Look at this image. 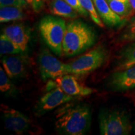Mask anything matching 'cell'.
I'll return each mask as SVG.
<instances>
[{
  "mask_svg": "<svg viewBox=\"0 0 135 135\" xmlns=\"http://www.w3.org/2000/svg\"><path fill=\"white\" fill-rule=\"evenodd\" d=\"M91 119V113L88 105L70 103L56 111L55 128L61 134L83 135L89 130Z\"/></svg>",
  "mask_w": 135,
  "mask_h": 135,
  "instance_id": "obj_1",
  "label": "cell"
},
{
  "mask_svg": "<svg viewBox=\"0 0 135 135\" xmlns=\"http://www.w3.org/2000/svg\"><path fill=\"white\" fill-rule=\"evenodd\" d=\"M96 34L88 25L81 20H73L66 24L63 42V53L66 56L78 55L95 43Z\"/></svg>",
  "mask_w": 135,
  "mask_h": 135,
  "instance_id": "obj_2",
  "label": "cell"
},
{
  "mask_svg": "<svg viewBox=\"0 0 135 135\" xmlns=\"http://www.w3.org/2000/svg\"><path fill=\"white\" fill-rule=\"evenodd\" d=\"M39 30L48 48L55 55H61L63 42L66 30L65 21L58 17L45 16L40 22Z\"/></svg>",
  "mask_w": 135,
  "mask_h": 135,
  "instance_id": "obj_3",
  "label": "cell"
},
{
  "mask_svg": "<svg viewBox=\"0 0 135 135\" xmlns=\"http://www.w3.org/2000/svg\"><path fill=\"white\" fill-rule=\"evenodd\" d=\"M99 125L103 135H128L132 128L128 113L118 109H102L99 114Z\"/></svg>",
  "mask_w": 135,
  "mask_h": 135,
  "instance_id": "obj_4",
  "label": "cell"
},
{
  "mask_svg": "<svg viewBox=\"0 0 135 135\" xmlns=\"http://www.w3.org/2000/svg\"><path fill=\"white\" fill-rule=\"evenodd\" d=\"M107 50L102 45L96 47L70 64L71 74L84 75L101 67L108 58Z\"/></svg>",
  "mask_w": 135,
  "mask_h": 135,
  "instance_id": "obj_5",
  "label": "cell"
},
{
  "mask_svg": "<svg viewBox=\"0 0 135 135\" xmlns=\"http://www.w3.org/2000/svg\"><path fill=\"white\" fill-rule=\"evenodd\" d=\"M38 62L43 80H55L61 76L71 74L70 64L62 63L47 50H43L40 52Z\"/></svg>",
  "mask_w": 135,
  "mask_h": 135,
  "instance_id": "obj_6",
  "label": "cell"
},
{
  "mask_svg": "<svg viewBox=\"0 0 135 135\" xmlns=\"http://www.w3.org/2000/svg\"><path fill=\"white\" fill-rule=\"evenodd\" d=\"M3 120L6 128L16 134L26 133L31 126V121L23 113L2 104L1 105Z\"/></svg>",
  "mask_w": 135,
  "mask_h": 135,
  "instance_id": "obj_7",
  "label": "cell"
},
{
  "mask_svg": "<svg viewBox=\"0 0 135 135\" xmlns=\"http://www.w3.org/2000/svg\"><path fill=\"white\" fill-rule=\"evenodd\" d=\"M74 99V97L66 94L55 84L39 100L36 106V111L42 114L61 104L70 102Z\"/></svg>",
  "mask_w": 135,
  "mask_h": 135,
  "instance_id": "obj_8",
  "label": "cell"
},
{
  "mask_svg": "<svg viewBox=\"0 0 135 135\" xmlns=\"http://www.w3.org/2000/svg\"><path fill=\"white\" fill-rule=\"evenodd\" d=\"M107 87L113 91H126L135 88V66L116 70L108 78Z\"/></svg>",
  "mask_w": 135,
  "mask_h": 135,
  "instance_id": "obj_9",
  "label": "cell"
},
{
  "mask_svg": "<svg viewBox=\"0 0 135 135\" xmlns=\"http://www.w3.org/2000/svg\"><path fill=\"white\" fill-rule=\"evenodd\" d=\"M54 83L64 92L73 97L86 96L92 94L93 89L84 86L80 83L73 75L66 74L54 80Z\"/></svg>",
  "mask_w": 135,
  "mask_h": 135,
  "instance_id": "obj_10",
  "label": "cell"
},
{
  "mask_svg": "<svg viewBox=\"0 0 135 135\" xmlns=\"http://www.w3.org/2000/svg\"><path fill=\"white\" fill-rule=\"evenodd\" d=\"M3 33L23 51L26 50L30 41V32L23 24L11 25L3 30Z\"/></svg>",
  "mask_w": 135,
  "mask_h": 135,
  "instance_id": "obj_11",
  "label": "cell"
},
{
  "mask_svg": "<svg viewBox=\"0 0 135 135\" xmlns=\"http://www.w3.org/2000/svg\"><path fill=\"white\" fill-rule=\"evenodd\" d=\"M101 20L106 26L115 27L123 23V19L111 9L106 0H93Z\"/></svg>",
  "mask_w": 135,
  "mask_h": 135,
  "instance_id": "obj_12",
  "label": "cell"
},
{
  "mask_svg": "<svg viewBox=\"0 0 135 135\" xmlns=\"http://www.w3.org/2000/svg\"><path fill=\"white\" fill-rule=\"evenodd\" d=\"M3 69L10 78H18L26 72V61L16 56H4L1 60Z\"/></svg>",
  "mask_w": 135,
  "mask_h": 135,
  "instance_id": "obj_13",
  "label": "cell"
},
{
  "mask_svg": "<svg viewBox=\"0 0 135 135\" xmlns=\"http://www.w3.org/2000/svg\"><path fill=\"white\" fill-rule=\"evenodd\" d=\"M116 71L135 66V42L124 46L118 53L115 62Z\"/></svg>",
  "mask_w": 135,
  "mask_h": 135,
  "instance_id": "obj_14",
  "label": "cell"
},
{
  "mask_svg": "<svg viewBox=\"0 0 135 135\" xmlns=\"http://www.w3.org/2000/svg\"><path fill=\"white\" fill-rule=\"evenodd\" d=\"M50 12L54 15L70 19H75L78 13L65 0H51L49 4Z\"/></svg>",
  "mask_w": 135,
  "mask_h": 135,
  "instance_id": "obj_15",
  "label": "cell"
},
{
  "mask_svg": "<svg viewBox=\"0 0 135 135\" xmlns=\"http://www.w3.org/2000/svg\"><path fill=\"white\" fill-rule=\"evenodd\" d=\"M26 18V15L25 13L23 8L17 6H6L0 8V22L19 21Z\"/></svg>",
  "mask_w": 135,
  "mask_h": 135,
  "instance_id": "obj_16",
  "label": "cell"
},
{
  "mask_svg": "<svg viewBox=\"0 0 135 135\" xmlns=\"http://www.w3.org/2000/svg\"><path fill=\"white\" fill-rule=\"evenodd\" d=\"M106 1L111 9L123 19L130 16L134 11L129 0H106Z\"/></svg>",
  "mask_w": 135,
  "mask_h": 135,
  "instance_id": "obj_17",
  "label": "cell"
},
{
  "mask_svg": "<svg viewBox=\"0 0 135 135\" xmlns=\"http://www.w3.org/2000/svg\"><path fill=\"white\" fill-rule=\"evenodd\" d=\"M23 53V51L16 44L10 40L6 35L1 34L0 36V54L1 56L4 55H16Z\"/></svg>",
  "mask_w": 135,
  "mask_h": 135,
  "instance_id": "obj_18",
  "label": "cell"
},
{
  "mask_svg": "<svg viewBox=\"0 0 135 135\" xmlns=\"http://www.w3.org/2000/svg\"><path fill=\"white\" fill-rule=\"evenodd\" d=\"M79 1H80L83 7L88 13L89 16H90L92 21L98 26L101 27V28H103L104 23L99 16L93 0H79Z\"/></svg>",
  "mask_w": 135,
  "mask_h": 135,
  "instance_id": "obj_19",
  "label": "cell"
},
{
  "mask_svg": "<svg viewBox=\"0 0 135 135\" xmlns=\"http://www.w3.org/2000/svg\"><path fill=\"white\" fill-rule=\"evenodd\" d=\"M0 90L7 94H13L15 90V87L10 80V78L2 68H0Z\"/></svg>",
  "mask_w": 135,
  "mask_h": 135,
  "instance_id": "obj_20",
  "label": "cell"
},
{
  "mask_svg": "<svg viewBox=\"0 0 135 135\" xmlns=\"http://www.w3.org/2000/svg\"><path fill=\"white\" fill-rule=\"evenodd\" d=\"M65 1L68 3L75 11H76L78 13V14L84 17L89 16L88 13L87 12L86 10L83 7L79 0H65Z\"/></svg>",
  "mask_w": 135,
  "mask_h": 135,
  "instance_id": "obj_21",
  "label": "cell"
},
{
  "mask_svg": "<svg viewBox=\"0 0 135 135\" xmlns=\"http://www.w3.org/2000/svg\"><path fill=\"white\" fill-rule=\"evenodd\" d=\"M0 6L1 7L11 6L25 8L29 5L25 0H0Z\"/></svg>",
  "mask_w": 135,
  "mask_h": 135,
  "instance_id": "obj_22",
  "label": "cell"
},
{
  "mask_svg": "<svg viewBox=\"0 0 135 135\" xmlns=\"http://www.w3.org/2000/svg\"><path fill=\"white\" fill-rule=\"evenodd\" d=\"M25 1L36 13L40 12L45 6L43 0H25Z\"/></svg>",
  "mask_w": 135,
  "mask_h": 135,
  "instance_id": "obj_23",
  "label": "cell"
},
{
  "mask_svg": "<svg viewBox=\"0 0 135 135\" xmlns=\"http://www.w3.org/2000/svg\"><path fill=\"white\" fill-rule=\"evenodd\" d=\"M129 30H130V33L129 35H128V36L135 35V20L131 23Z\"/></svg>",
  "mask_w": 135,
  "mask_h": 135,
  "instance_id": "obj_24",
  "label": "cell"
},
{
  "mask_svg": "<svg viewBox=\"0 0 135 135\" xmlns=\"http://www.w3.org/2000/svg\"><path fill=\"white\" fill-rule=\"evenodd\" d=\"M129 3L131 5V7H132L133 11H135V0H129Z\"/></svg>",
  "mask_w": 135,
  "mask_h": 135,
  "instance_id": "obj_25",
  "label": "cell"
},
{
  "mask_svg": "<svg viewBox=\"0 0 135 135\" xmlns=\"http://www.w3.org/2000/svg\"><path fill=\"white\" fill-rule=\"evenodd\" d=\"M128 38L131 39V40H135V35H131V36H128Z\"/></svg>",
  "mask_w": 135,
  "mask_h": 135,
  "instance_id": "obj_26",
  "label": "cell"
},
{
  "mask_svg": "<svg viewBox=\"0 0 135 135\" xmlns=\"http://www.w3.org/2000/svg\"><path fill=\"white\" fill-rule=\"evenodd\" d=\"M134 98H135V91H134Z\"/></svg>",
  "mask_w": 135,
  "mask_h": 135,
  "instance_id": "obj_27",
  "label": "cell"
},
{
  "mask_svg": "<svg viewBox=\"0 0 135 135\" xmlns=\"http://www.w3.org/2000/svg\"><path fill=\"white\" fill-rule=\"evenodd\" d=\"M45 1H48V0H45Z\"/></svg>",
  "mask_w": 135,
  "mask_h": 135,
  "instance_id": "obj_28",
  "label": "cell"
}]
</instances>
